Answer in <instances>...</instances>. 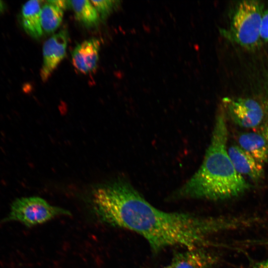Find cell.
<instances>
[{"mask_svg":"<svg viewBox=\"0 0 268 268\" xmlns=\"http://www.w3.org/2000/svg\"><path fill=\"white\" fill-rule=\"evenodd\" d=\"M90 203L101 221L139 234L155 253L172 246L205 248L212 245L209 238L213 234L231 229L233 225L229 217L159 209L122 179L94 187Z\"/></svg>","mask_w":268,"mask_h":268,"instance_id":"1","label":"cell"},{"mask_svg":"<svg viewBox=\"0 0 268 268\" xmlns=\"http://www.w3.org/2000/svg\"><path fill=\"white\" fill-rule=\"evenodd\" d=\"M228 130L225 116L215 120L203 161L196 173L178 191L180 197L220 201L237 197L249 185L235 169L226 148Z\"/></svg>","mask_w":268,"mask_h":268,"instance_id":"2","label":"cell"},{"mask_svg":"<svg viewBox=\"0 0 268 268\" xmlns=\"http://www.w3.org/2000/svg\"><path fill=\"white\" fill-rule=\"evenodd\" d=\"M264 4L259 0L240 2L234 12L229 36L241 47L252 50L261 41L260 28Z\"/></svg>","mask_w":268,"mask_h":268,"instance_id":"3","label":"cell"},{"mask_svg":"<svg viewBox=\"0 0 268 268\" xmlns=\"http://www.w3.org/2000/svg\"><path fill=\"white\" fill-rule=\"evenodd\" d=\"M70 215L68 210L52 205L40 197H29L16 199L11 206L7 218L32 226L59 216Z\"/></svg>","mask_w":268,"mask_h":268,"instance_id":"4","label":"cell"},{"mask_svg":"<svg viewBox=\"0 0 268 268\" xmlns=\"http://www.w3.org/2000/svg\"><path fill=\"white\" fill-rule=\"evenodd\" d=\"M223 102L233 121L247 128L256 127L262 122L264 111L261 105L251 98H225Z\"/></svg>","mask_w":268,"mask_h":268,"instance_id":"5","label":"cell"},{"mask_svg":"<svg viewBox=\"0 0 268 268\" xmlns=\"http://www.w3.org/2000/svg\"><path fill=\"white\" fill-rule=\"evenodd\" d=\"M68 41L67 30L54 34L45 42L43 47V64L40 71L41 79L47 81L65 58Z\"/></svg>","mask_w":268,"mask_h":268,"instance_id":"6","label":"cell"},{"mask_svg":"<svg viewBox=\"0 0 268 268\" xmlns=\"http://www.w3.org/2000/svg\"><path fill=\"white\" fill-rule=\"evenodd\" d=\"M100 41L95 38L85 40L78 44L71 54L74 67L79 72L87 74L97 68L99 57Z\"/></svg>","mask_w":268,"mask_h":268,"instance_id":"7","label":"cell"},{"mask_svg":"<svg viewBox=\"0 0 268 268\" xmlns=\"http://www.w3.org/2000/svg\"><path fill=\"white\" fill-rule=\"evenodd\" d=\"M216 260L214 255L200 248L177 254L169 265L171 268H212Z\"/></svg>","mask_w":268,"mask_h":268,"instance_id":"8","label":"cell"},{"mask_svg":"<svg viewBox=\"0 0 268 268\" xmlns=\"http://www.w3.org/2000/svg\"><path fill=\"white\" fill-rule=\"evenodd\" d=\"M228 154L236 170L254 181H258L264 175L263 164L256 160L247 152L237 145L228 149Z\"/></svg>","mask_w":268,"mask_h":268,"instance_id":"9","label":"cell"},{"mask_svg":"<svg viewBox=\"0 0 268 268\" xmlns=\"http://www.w3.org/2000/svg\"><path fill=\"white\" fill-rule=\"evenodd\" d=\"M240 147L262 164L268 160V142L265 137L257 133H246L238 138Z\"/></svg>","mask_w":268,"mask_h":268,"instance_id":"10","label":"cell"},{"mask_svg":"<svg viewBox=\"0 0 268 268\" xmlns=\"http://www.w3.org/2000/svg\"><path fill=\"white\" fill-rule=\"evenodd\" d=\"M41 1L29 0L22 8V23L25 32L35 39L43 34L41 21Z\"/></svg>","mask_w":268,"mask_h":268,"instance_id":"11","label":"cell"},{"mask_svg":"<svg viewBox=\"0 0 268 268\" xmlns=\"http://www.w3.org/2000/svg\"><path fill=\"white\" fill-rule=\"evenodd\" d=\"M76 19L87 28H94L99 23L100 18L90 0H69Z\"/></svg>","mask_w":268,"mask_h":268,"instance_id":"12","label":"cell"},{"mask_svg":"<svg viewBox=\"0 0 268 268\" xmlns=\"http://www.w3.org/2000/svg\"><path fill=\"white\" fill-rule=\"evenodd\" d=\"M64 11L48 1L43 5L41 10V21L43 32L50 34L60 26Z\"/></svg>","mask_w":268,"mask_h":268,"instance_id":"13","label":"cell"},{"mask_svg":"<svg viewBox=\"0 0 268 268\" xmlns=\"http://www.w3.org/2000/svg\"><path fill=\"white\" fill-rule=\"evenodd\" d=\"M96 8L100 19L105 20L119 5L118 0H90Z\"/></svg>","mask_w":268,"mask_h":268,"instance_id":"14","label":"cell"},{"mask_svg":"<svg viewBox=\"0 0 268 268\" xmlns=\"http://www.w3.org/2000/svg\"><path fill=\"white\" fill-rule=\"evenodd\" d=\"M261 39L268 43V8L264 11L260 28Z\"/></svg>","mask_w":268,"mask_h":268,"instance_id":"15","label":"cell"},{"mask_svg":"<svg viewBox=\"0 0 268 268\" xmlns=\"http://www.w3.org/2000/svg\"><path fill=\"white\" fill-rule=\"evenodd\" d=\"M48 1L63 11H64L67 7L69 6V0H54Z\"/></svg>","mask_w":268,"mask_h":268,"instance_id":"16","label":"cell"},{"mask_svg":"<svg viewBox=\"0 0 268 268\" xmlns=\"http://www.w3.org/2000/svg\"><path fill=\"white\" fill-rule=\"evenodd\" d=\"M251 268H268V260L257 262Z\"/></svg>","mask_w":268,"mask_h":268,"instance_id":"17","label":"cell"},{"mask_svg":"<svg viewBox=\"0 0 268 268\" xmlns=\"http://www.w3.org/2000/svg\"><path fill=\"white\" fill-rule=\"evenodd\" d=\"M266 108H267V122L266 127V131H265V137L266 138L268 142V97L266 102Z\"/></svg>","mask_w":268,"mask_h":268,"instance_id":"18","label":"cell"},{"mask_svg":"<svg viewBox=\"0 0 268 268\" xmlns=\"http://www.w3.org/2000/svg\"><path fill=\"white\" fill-rule=\"evenodd\" d=\"M4 7V4L3 2L0 0V13L1 12Z\"/></svg>","mask_w":268,"mask_h":268,"instance_id":"19","label":"cell"}]
</instances>
